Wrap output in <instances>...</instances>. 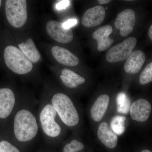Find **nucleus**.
Masks as SVG:
<instances>
[{"mask_svg": "<svg viewBox=\"0 0 152 152\" xmlns=\"http://www.w3.org/2000/svg\"><path fill=\"white\" fill-rule=\"evenodd\" d=\"M38 102L33 97H23L14 112L13 136L20 144L29 143L39 136L40 130L37 117Z\"/></svg>", "mask_w": 152, "mask_h": 152, "instance_id": "obj_1", "label": "nucleus"}, {"mask_svg": "<svg viewBox=\"0 0 152 152\" xmlns=\"http://www.w3.org/2000/svg\"><path fill=\"white\" fill-rule=\"evenodd\" d=\"M0 152H20V150L10 142L6 140L0 141Z\"/></svg>", "mask_w": 152, "mask_h": 152, "instance_id": "obj_23", "label": "nucleus"}, {"mask_svg": "<svg viewBox=\"0 0 152 152\" xmlns=\"http://www.w3.org/2000/svg\"><path fill=\"white\" fill-rule=\"evenodd\" d=\"M151 110V105L148 101L145 99H139L131 105L130 113L131 118L137 121H146L150 116Z\"/></svg>", "mask_w": 152, "mask_h": 152, "instance_id": "obj_11", "label": "nucleus"}, {"mask_svg": "<svg viewBox=\"0 0 152 152\" xmlns=\"http://www.w3.org/2000/svg\"><path fill=\"white\" fill-rule=\"evenodd\" d=\"M126 117L118 115L113 118L111 122V128L118 135L122 134L125 131Z\"/></svg>", "mask_w": 152, "mask_h": 152, "instance_id": "obj_19", "label": "nucleus"}, {"mask_svg": "<svg viewBox=\"0 0 152 152\" xmlns=\"http://www.w3.org/2000/svg\"><path fill=\"white\" fill-rule=\"evenodd\" d=\"M60 74L68 77L77 84L79 86L86 82V79L83 77L76 73L74 71L66 68L62 69L60 72Z\"/></svg>", "mask_w": 152, "mask_h": 152, "instance_id": "obj_20", "label": "nucleus"}, {"mask_svg": "<svg viewBox=\"0 0 152 152\" xmlns=\"http://www.w3.org/2000/svg\"><path fill=\"white\" fill-rule=\"evenodd\" d=\"M137 43V39L134 37L126 39L109 50L106 55V59L110 63L119 62L127 59Z\"/></svg>", "mask_w": 152, "mask_h": 152, "instance_id": "obj_6", "label": "nucleus"}, {"mask_svg": "<svg viewBox=\"0 0 152 152\" xmlns=\"http://www.w3.org/2000/svg\"><path fill=\"white\" fill-rule=\"evenodd\" d=\"M1 4H2V1H1V0H0V7H1Z\"/></svg>", "mask_w": 152, "mask_h": 152, "instance_id": "obj_29", "label": "nucleus"}, {"mask_svg": "<svg viewBox=\"0 0 152 152\" xmlns=\"http://www.w3.org/2000/svg\"><path fill=\"white\" fill-rule=\"evenodd\" d=\"M135 23L134 11L131 9H127L117 15L114 24L116 28L120 30L121 35L125 37L132 32Z\"/></svg>", "mask_w": 152, "mask_h": 152, "instance_id": "obj_9", "label": "nucleus"}, {"mask_svg": "<svg viewBox=\"0 0 152 152\" xmlns=\"http://www.w3.org/2000/svg\"><path fill=\"white\" fill-rule=\"evenodd\" d=\"M51 52L55 60L63 65L74 67L80 63L78 57L62 47L55 45L52 47Z\"/></svg>", "mask_w": 152, "mask_h": 152, "instance_id": "obj_12", "label": "nucleus"}, {"mask_svg": "<svg viewBox=\"0 0 152 152\" xmlns=\"http://www.w3.org/2000/svg\"><path fill=\"white\" fill-rule=\"evenodd\" d=\"M19 102L12 90L0 88V120L7 119L14 114Z\"/></svg>", "mask_w": 152, "mask_h": 152, "instance_id": "obj_8", "label": "nucleus"}, {"mask_svg": "<svg viewBox=\"0 0 152 152\" xmlns=\"http://www.w3.org/2000/svg\"><path fill=\"white\" fill-rule=\"evenodd\" d=\"M46 94L60 120L66 126L73 128L79 125L80 115L69 96L57 89L49 90Z\"/></svg>", "mask_w": 152, "mask_h": 152, "instance_id": "obj_3", "label": "nucleus"}, {"mask_svg": "<svg viewBox=\"0 0 152 152\" xmlns=\"http://www.w3.org/2000/svg\"><path fill=\"white\" fill-rule=\"evenodd\" d=\"M106 11L103 7L96 6L88 9L83 15L81 23L83 26L91 28L101 24L105 18Z\"/></svg>", "mask_w": 152, "mask_h": 152, "instance_id": "obj_10", "label": "nucleus"}, {"mask_svg": "<svg viewBox=\"0 0 152 152\" xmlns=\"http://www.w3.org/2000/svg\"><path fill=\"white\" fill-rule=\"evenodd\" d=\"M148 35L150 39L152 41V24L150 27L149 30Z\"/></svg>", "mask_w": 152, "mask_h": 152, "instance_id": "obj_27", "label": "nucleus"}, {"mask_svg": "<svg viewBox=\"0 0 152 152\" xmlns=\"http://www.w3.org/2000/svg\"><path fill=\"white\" fill-rule=\"evenodd\" d=\"M113 31L110 25H106L99 28L93 34L92 37L97 42V50L102 52L109 48L114 42V40L109 37Z\"/></svg>", "mask_w": 152, "mask_h": 152, "instance_id": "obj_13", "label": "nucleus"}, {"mask_svg": "<svg viewBox=\"0 0 152 152\" xmlns=\"http://www.w3.org/2000/svg\"><path fill=\"white\" fill-rule=\"evenodd\" d=\"M141 152H152L151 151H149L148 150H143V151H142Z\"/></svg>", "mask_w": 152, "mask_h": 152, "instance_id": "obj_28", "label": "nucleus"}, {"mask_svg": "<svg viewBox=\"0 0 152 152\" xmlns=\"http://www.w3.org/2000/svg\"><path fill=\"white\" fill-rule=\"evenodd\" d=\"M110 102V97L108 95H101L95 101L92 106L90 114L92 119L96 122L101 121L106 113Z\"/></svg>", "mask_w": 152, "mask_h": 152, "instance_id": "obj_16", "label": "nucleus"}, {"mask_svg": "<svg viewBox=\"0 0 152 152\" xmlns=\"http://www.w3.org/2000/svg\"><path fill=\"white\" fill-rule=\"evenodd\" d=\"M77 23L76 19H70L66 22L63 23L64 26L66 28H71V27L75 25Z\"/></svg>", "mask_w": 152, "mask_h": 152, "instance_id": "obj_24", "label": "nucleus"}, {"mask_svg": "<svg viewBox=\"0 0 152 152\" xmlns=\"http://www.w3.org/2000/svg\"><path fill=\"white\" fill-rule=\"evenodd\" d=\"M84 148V145L81 142L74 139L65 145L63 152H78L83 149Z\"/></svg>", "mask_w": 152, "mask_h": 152, "instance_id": "obj_22", "label": "nucleus"}, {"mask_svg": "<svg viewBox=\"0 0 152 152\" xmlns=\"http://www.w3.org/2000/svg\"><path fill=\"white\" fill-rule=\"evenodd\" d=\"M69 1H62L58 3L56 5V8L58 10H61L66 8L69 5Z\"/></svg>", "mask_w": 152, "mask_h": 152, "instance_id": "obj_25", "label": "nucleus"}, {"mask_svg": "<svg viewBox=\"0 0 152 152\" xmlns=\"http://www.w3.org/2000/svg\"><path fill=\"white\" fill-rule=\"evenodd\" d=\"M4 58L7 68L17 75H26L33 70V63L18 47L13 45L6 47L4 50Z\"/></svg>", "mask_w": 152, "mask_h": 152, "instance_id": "obj_4", "label": "nucleus"}, {"mask_svg": "<svg viewBox=\"0 0 152 152\" xmlns=\"http://www.w3.org/2000/svg\"><path fill=\"white\" fill-rule=\"evenodd\" d=\"M139 81L142 85L148 84L152 81V62L149 64L142 72Z\"/></svg>", "mask_w": 152, "mask_h": 152, "instance_id": "obj_21", "label": "nucleus"}, {"mask_svg": "<svg viewBox=\"0 0 152 152\" xmlns=\"http://www.w3.org/2000/svg\"><path fill=\"white\" fill-rule=\"evenodd\" d=\"M97 135L101 142L107 148L113 149L116 146L118 136L107 123H101L98 128Z\"/></svg>", "mask_w": 152, "mask_h": 152, "instance_id": "obj_14", "label": "nucleus"}, {"mask_svg": "<svg viewBox=\"0 0 152 152\" xmlns=\"http://www.w3.org/2000/svg\"><path fill=\"white\" fill-rule=\"evenodd\" d=\"M145 60V56L142 51L133 52L128 58L124 65L125 72L130 74H135L140 70Z\"/></svg>", "mask_w": 152, "mask_h": 152, "instance_id": "obj_15", "label": "nucleus"}, {"mask_svg": "<svg viewBox=\"0 0 152 152\" xmlns=\"http://www.w3.org/2000/svg\"><path fill=\"white\" fill-rule=\"evenodd\" d=\"M5 10L7 20L12 27L20 28L28 20L27 1L26 0H7Z\"/></svg>", "mask_w": 152, "mask_h": 152, "instance_id": "obj_5", "label": "nucleus"}, {"mask_svg": "<svg viewBox=\"0 0 152 152\" xmlns=\"http://www.w3.org/2000/svg\"><path fill=\"white\" fill-rule=\"evenodd\" d=\"M18 48L33 64L39 62L40 60V53L31 38H28L18 44Z\"/></svg>", "mask_w": 152, "mask_h": 152, "instance_id": "obj_17", "label": "nucleus"}, {"mask_svg": "<svg viewBox=\"0 0 152 152\" xmlns=\"http://www.w3.org/2000/svg\"><path fill=\"white\" fill-rule=\"evenodd\" d=\"M116 102L117 110L118 113L127 114L130 112V101L126 94L121 93L118 94L117 96Z\"/></svg>", "mask_w": 152, "mask_h": 152, "instance_id": "obj_18", "label": "nucleus"}, {"mask_svg": "<svg viewBox=\"0 0 152 152\" xmlns=\"http://www.w3.org/2000/svg\"><path fill=\"white\" fill-rule=\"evenodd\" d=\"M110 0H99L98 1V3L100 4H108V3L110 2Z\"/></svg>", "mask_w": 152, "mask_h": 152, "instance_id": "obj_26", "label": "nucleus"}, {"mask_svg": "<svg viewBox=\"0 0 152 152\" xmlns=\"http://www.w3.org/2000/svg\"><path fill=\"white\" fill-rule=\"evenodd\" d=\"M46 30L50 37L59 43H69L74 39L73 33L71 28H65L63 23L58 21H48L46 25Z\"/></svg>", "mask_w": 152, "mask_h": 152, "instance_id": "obj_7", "label": "nucleus"}, {"mask_svg": "<svg viewBox=\"0 0 152 152\" xmlns=\"http://www.w3.org/2000/svg\"><path fill=\"white\" fill-rule=\"evenodd\" d=\"M37 117L43 138L50 144L58 143L62 138L64 126L48 97L45 94L38 102Z\"/></svg>", "mask_w": 152, "mask_h": 152, "instance_id": "obj_2", "label": "nucleus"}]
</instances>
